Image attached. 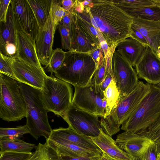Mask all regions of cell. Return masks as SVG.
Segmentation results:
<instances>
[{
    "instance_id": "6da1fadb",
    "label": "cell",
    "mask_w": 160,
    "mask_h": 160,
    "mask_svg": "<svg viewBox=\"0 0 160 160\" xmlns=\"http://www.w3.org/2000/svg\"><path fill=\"white\" fill-rule=\"evenodd\" d=\"M74 12L91 22L109 47L131 37L133 18L111 0H90L82 12Z\"/></svg>"
},
{
    "instance_id": "7a4b0ae2",
    "label": "cell",
    "mask_w": 160,
    "mask_h": 160,
    "mask_svg": "<svg viewBox=\"0 0 160 160\" xmlns=\"http://www.w3.org/2000/svg\"><path fill=\"white\" fill-rule=\"evenodd\" d=\"M97 68L88 53L69 51L66 52L62 66L54 73L57 78L74 87H82L91 83Z\"/></svg>"
},
{
    "instance_id": "3957f363",
    "label": "cell",
    "mask_w": 160,
    "mask_h": 160,
    "mask_svg": "<svg viewBox=\"0 0 160 160\" xmlns=\"http://www.w3.org/2000/svg\"><path fill=\"white\" fill-rule=\"evenodd\" d=\"M26 103V125L29 133L36 139L43 136L46 140L52 131L47 113L42 100L41 90L19 82Z\"/></svg>"
},
{
    "instance_id": "277c9868",
    "label": "cell",
    "mask_w": 160,
    "mask_h": 160,
    "mask_svg": "<svg viewBox=\"0 0 160 160\" xmlns=\"http://www.w3.org/2000/svg\"><path fill=\"white\" fill-rule=\"evenodd\" d=\"M148 92L122 124L125 131L143 132L160 117V87L150 84Z\"/></svg>"
},
{
    "instance_id": "5b68a950",
    "label": "cell",
    "mask_w": 160,
    "mask_h": 160,
    "mask_svg": "<svg viewBox=\"0 0 160 160\" xmlns=\"http://www.w3.org/2000/svg\"><path fill=\"white\" fill-rule=\"evenodd\" d=\"M26 103L19 82L0 73V118L8 122L26 116Z\"/></svg>"
},
{
    "instance_id": "8992f818",
    "label": "cell",
    "mask_w": 160,
    "mask_h": 160,
    "mask_svg": "<svg viewBox=\"0 0 160 160\" xmlns=\"http://www.w3.org/2000/svg\"><path fill=\"white\" fill-rule=\"evenodd\" d=\"M150 88L149 84L139 81L136 88L119 101L108 115L101 117L100 124L104 132L112 137L119 132L120 125L130 116Z\"/></svg>"
},
{
    "instance_id": "52a82bcc",
    "label": "cell",
    "mask_w": 160,
    "mask_h": 160,
    "mask_svg": "<svg viewBox=\"0 0 160 160\" xmlns=\"http://www.w3.org/2000/svg\"><path fill=\"white\" fill-rule=\"evenodd\" d=\"M72 93L71 84L52 75L46 76L41 95L48 112L62 118L72 105Z\"/></svg>"
},
{
    "instance_id": "ba28073f",
    "label": "cell",
    "mask_w": 160,
    "mask_h": 160,
    "mask_svg": "<svg viewBox=\"0 0 160 160\" xmlns=\"http://www.w3.org/2000/svg\"><path fill=\"white\" fill-rule=\"evenodd\" d=\"M112 65L113 79L120 93L119 101L136 88L139 81L135 70L115 50L112 57Z\"/></svg>"
},
{
    "instance_id": "9c48e42d",
    "label": "cell",
    "mask_w": 160,
    "mask_h": 160,
    "mask_svg": "<svg viewBox=\"0 0 160 160\" xmlns=\"http://www.w3.org/2000/svg\"><path fill=\"white\" fill-rule=\"evenodd\" d=\"M74 87L72 104L73 106L101 117H104L105 112L102 104L105 96L100 85L91 83L86 86Z\"/></svg>"
},
{
    "instance_id": "30bf717a",
    "label": "cell",
    "mask_w": 160,
    "mask_h": 160,
    "mask_svg": "<svg viewBox=\"0 0 160 160\" xmlns=\"http://www.w3.org/2000/svg\"><path fill=\"white\" fill-rule=\"evenodd\" d=\"M98 116L78 109L72 105L62 117L68 127L86 136H98L101 128Z\"/></svg>"
},
{
    "instance_id": "8fae6325",
    "label": "cell",
    "mask_w": 160,
    "mask_h": 160,
    "mask_svg": "<svg viewBox=\"0 0 160 160\" xmlns=\"http://www.w3.org/2000/svg\"><path fill=\"white\" fill-rule=\"evenodd\" d=\"M115 141L121 149L135 160L140 159L148 148L154 143L144 132L125 131L117 135Z\"/></svg>"
},
{
    "instance_id": "7c38bea8",
    "label": "cell",
    "mask_w": 160,
    "mask_h": 160,
    "mask_svg": "<svg viewBox=\"0 0 160 160\" xmlns=\"http://www.w3.org/2000/svg\"><path fill=\"white\" fill-rule=\"evenodd\" d=\"M15 79L31 87L42 90L46 74L41 69L15 57L12 64Z\"/></svg>"
},
{
    "instance_id": "4fadbf2b",
    "label": "cell",
    "mask_w": 160,
    "mask_h": 160,
    "mask_svg": "<svg viewBox=\"0 0 160 160\" xmlns=\"http://www.w3.org/2000/svg\"><path fill=\"white\" fill-rule=\"evenodd\" d=\"M17 27L11 1L6 22H0V52L5 56L11 57H14L16 56Z\"/></svg>"
},
{
    "instance_id": "5bb4252c",
    "label": "cell",
    "mask_w": 160,
    "mask_h": 160,
    "mask_svg": "<svg viewBox=\"0 0 160 160\" xmlns=\"http://www.w3.org/2000/svg\"><path fill=\"white\" fill-rule=\"evenodd\" d=\"M17 23L36 41L39 28L34 13L27 0H11Z\"/></svg>"
},
{
    "instance_id": "9a60e30c",
    "label": "cell",
    "mask_w": 160,
    "mask_h": 160,
    "mask_svg": "<svg viewBox=\"0 0 160 160\" xmlns=\"http://www.w3.org/2000/svg\"><path fill=\"white\" fill-rule=\"evenodd\" d=\"M135 67L138 79L151 84L156 85L160 83V58L149 46Z\"/></svg>"
},
{
    "instance_id": "2e32d148",
    "label": "cell",
    "mask_w": 160,
    "mask_h": 160,
    "mask_svg": "<svg viewBox=\"0 0 160 160\" xmlns=\"http://www.w3.org/2000/svg\"><path fill=\"white\" fill-rule=\"evenodd\" d=\"M57 25L52 16L51 11L43 28L39 30L35 41L36 51L41 64L48 65L53 50L54 34Z\"/></svg>"
},
{
    "instance_id": "e0dca14e",
    "label": "cell",
    "mask_w": 160,
    "mask_h": 160,
    "mask_svg": "<svg viewBox=\"0 0 160 160\" xmlns=\"http://www.w3.org/2000/svg\"><path fill=\"white\" fill-rule=\"evenodd\" d=\"M17 52L16 57L21 60L42 69L37 55L35 42L21 28L16 31Z\"/></svg>"
},
{
    "instance_id": "ac0fdd59",
    "label": "cell",
    "mask_w": 160,
    "mask_h": 160,
    "mask_svg": "<svg viewBox=\"0 0 160 160\" xmlns=\"http://www.w3.org/2000/svg\"><path fill=\"white\" fill-rule=\"evenodd\" d=\"M131 27L142 34L148 46L160 58V21L133 18Z\"/></svg>"
},
{
    "instance_id": "d6986e66",
    "label": "cell",
    "mask_w": 160,
    "mask_h": 160,
    "mask_svg": "<svg viewBox=\"0 0 160 160\" xmlns=\"http://www.w3.org/2000/svg\"><path fill=\"white\" fill-rule=\"evenodd\" d=\"M46 142L48 147L58 156H83L95 158L101 156L51 134L46 140Z\"/></svg>"
},
{
    "instance_id": "ffe728a7",
    "label": "cell",
    "mask_w": 160,
    "mask_h": 160,
    "mask_svg": "<svg viewBox=\"0 0 160 160\" xmlns=\"http://www.w3.org/2000/svg\"><path fill=\"white\" fill-rule=\"evenodd\" d=\"M86 150L101 155L102 152L92 140L91 137L79 134L69 127L52 130L51 134Z\"/></svg>"
},
{
    "instance_id": "44dd1931",
    "label": "cell",
    "mask_w": 160,
    "mask_h": 160,
    "mask_svg": "<svg viewBox=\"0 0 160 160\" xmlns=\"http://www.w3.org/2000/svg\"><path fill=\"white\" fill-rule=\"evenodd\" d=\"M94 143L102 152L114 160H135L134 158L121 149L111 137L104 132L102 128L99 135L91 137Z\"/></svg>"
},
{
    "instance_id": "7402d4cb",
    "label": "cell",
    "mask_w": 160,
    "mask_h": 160,
    "mask_svg": "<svg viewBox=\"0 0 160 160\" xmlns=\"http://www.w3.org/2000/svg\"><path fill=\"white\" fill-rule=\"evenodd\" d=\"M71 32L70 51L88 53L100 47L78 24L76 18L71 26Z\"/></svg>"
},
{
    "instance_id": "603a6c76",
    "label": "cell",
    "mask_w": 160,
    "mask_h": 160,
    "mask_svg": "<svg viewBox=\"0 0 160 160\" xmlns=\"http://www.w3.org/2000/svg\"><path fill=\"white\" fill-rule=\"evenodd\" d=\"M147 47L135 39L128 38L118 43L115 51L119 53L132 67H135L143 55Z\"/></svg>"
},
{
    "instance_id": "cb8c5ba5",
    "label": "cell",
    "mask_w": 160,
    "mask_h": 160,
    "mask_svg": "<svg viewBox=\"0 0 160 160\" xmlns=\"http://www.w3.org/2000/svg\"><path fill=\"white\" fill-rule=\"evenodd\" d=\"M38 22L39 30L44 27L50 14L53 0H27Z\"/></svg>"
},
{
    "instance_id": "d4e9b609",
    "label": "cell",
    "mask_w": 160,
    "mask_h": 160,
    "mask_svg": "<svg viewBox=\"0 0 160 160\" xmlns=\"http://www.w3.org/2000/svg\"><path fill=\"white\" fill-rule=\"evenodd\" d=\"M37 147L34 144L26 142L19 138H7L0 139V153L5 151L30 153Z\"/></svg>"
},
{
    "instance_id": "484cf974",
    "label": "cell",
    "mask_w": 160,
    "mask_h": 160,
    "mask_svg": "<svg viewBox=\"0 0 160 160\" xmlns=\"http://www.w3.org/2000/svg\"><path fill=\"white\" fill-rule=\"evenodd\" d=\"M127 13L145 7L157 4V0H111Z\"/></svg>"
},
{
    "instance_id": "4316f807",
    "label": "cell",
    "mask_w": 160,
    "mask_h": 160,
    "mask_svg": "<svg viewBox=\"0 0 160 160\" xmlns=\"http://www.w3.org/2000/svg\"><path fill=\"white\" fill-rule=\"evenodd\" d=\"M127 13L133 18L160 21V5L145 7Z\"/></svg>"
},
{
    "instance_id": "83f0119b",
    "label": "cell",
    "mask_w": 160,
    "mask_h": 160,
    "mask_svg": "<svg viewBox=\"0 0 160 160\" xmlns=\"http://www.w3.org/2000/svg\"><path fill=\"white\" fill-rule=\"evenodd\" d=\"M107 106L104 118L108 115L119 102L120 93L115 81L113 79L104 92Z\"/></svg>"
},
{
    "instance_id": "f1b7e54d",
    "label": "cell",
    "mask_w": 160,
    "mask_h": 160,
    "mask_svg": "<svg viewBox=\"0 0 160 160\" xmlns=\"http://www.w3.org/2000/svg\"><path fill=\"white\" fill-rule=\"evenodd\" d=\"M74 13L76 20L78 24L91 37L95 43L100 47V42L105 40L101 33L91 22L80 16L77 13Z\"/></svg>"
},
{
    "instance_id": "f546056e",
    "label": "cell",
    "mask_w": 160,
    "mask_h": 160,
    "mask_svg": "<svg viewBox=\"0 0 160 160\" xmlns=\"http://www.w3.org/2000/svg\"><path fill=\"white\" fill-rule=\"evenodd\" d=\"M66 52L61 49L57 48L53 50L49 63L46 67L51 75L55 73L61 67Z\"/></svg>"
},
{
    "instance_id": "4dcf8cb0",
    "label": "cell",
    "mask_w": 160,
    "mask_h": 160,
    "mask_svg": "<svg viewBox=\"0 0 160 160\" xmlns=\"http://www.w3.org/2000/svg\"><path fill=\"white\" fill-rule=\"evenodd\" d=\"M27 125L18 126L14 128H0V139L3 138H19L26 134L29 133Z\"/></svg>"
},
{
    "instance_id": "1f68e13d",
    "label": "cell",
    "mask_w": 160,
    "mask_h": 160,
    "mask_svg": "<svg viewBox=\"0 0 160 160\" xmlns=\"http://www.w3.org/2000/svg\"><path fill=\"white\" fill-rule=\"evenodd\" d=\"M54 151L50 148L46 142L39 143L35 151L28 160H54Z\"/></svg>"
},
{
    "instance_id": "d6a6232c",
    "label": "cell",
    "mask_w": 160,
    "mask_h": 160,
    "mask_svg": "<svg viewBox=\"0 0 160 160\" xmlns=\"http://www.w3.org/2000/svg\"><path fill=\"white\" fill-rule=\"evenodd\" d=\"M69 12L61 6L60 0H53L51 9L52 18L57 26H58L63 17Z\"/></svg>"
},
{
    "instance_id": "836d02e7",
    "label": "cell",
    "mask_w": 160,
    "mask_h": 160,
    "mask_svg": "<svg viewBox=\"0 0 160 160\" xmlns=\"http://www.w3.org/2000/svg\"><path fill=\"white\" fill-rule=\"evenodd\" d=\"M14 58L5 56L0 52V73L14 79L15 78L12 68V64Z\"/></svg>"
},
{
    "instance_id": "e575fe53",
    "label": "cell",
    "mask_w": 160,
    "mask_h": 160,
    "mask_svg": "<svg viewBox=\"0 0 160 160\" xmlns=\"http://www.w3.org/2000/svg\"><path fill=\"white\" fill-rule=\"evenodd\" d=\"M61 37L62 48L64 50H71L72 37L71 27L68 28L60 24L58 25Z\"/></svg>"
},
{
    "instance_id": "d590c367",
    "label": "cell",
    "mask_w": 160,
    "mask_h": 160,
    "mask_svg": "<svg viewBox=\"0 0 160 160\" xmlns=\"http://www.w3.org/2000/svg\"><path fill=\"white\" fill-rule=\"evenodd\" d=\"M33 152L24 153L5 151L0 153V160H28Z\"/></svg>"
},
{
    "instance_id": "8d00e7d4",
    "label": "cell",
    "mask_w": 160,
    "mask_h": 160,
    "mask_svg": "<svg viewBox=\"0 0 160 160\" xmlns=\"http://www.w3.org/2000/svg\"><path fill=\"white\" fill-rule=\"evenodd\" d=\"M106 76V63L105 57L102 62L98 66L91 83L96 85H100L103 81Z\"/></svg>"
},
{
    "instance_id": "74e56055",
    "label": "cell",
    "mask_w": 160,
    "mask_h": 160,
    "mask_svg": "<svg viewBox=\"0 0 160 160\" xmlns=\"http://www.w3.org/2000/svg\"><path fill=\"white\" fill-rule=\"evenodd\" d=\"M146 136L154 142L160 137V117L144 132Z\"/></svg>"
},
{
    "instance_id": "f35d334b",
    "label": "cell",
    "mask_w": 160,
    "mask_h": 160,
    "mask_svg": "<svg viewBox=\"0 0 160 160\" xmlns=\"http://www.w3.org/2000/svg\"><path fill=\"white\" fill-rule=\"evenodd\" d=\"M157 155L154 142L148 148L140 159V160H156Z\"/></svg>"
},
{
    "instance_id": "ab89813d",
    "label": "cell",
    "mask_w": 160,
    "mask_h": 160,
    "mask_svg": "<svg viewBox=\"0 0 160 160\" xmlns=\"http://www.w3.org/2000/svg\"><path fill=\"white\" fill-rule=\"evenodd\" d=\"M11 0H1L0 1V22H5L8 7Z\"/></svg>"
},
{
    "instance_id": "60d3db41",
    "label": "cell",
    "mask_w": 160,
    "mask_h": 160,
    "mask_svg": "<svg viewBox=\"0 0 160 160\" xmlns=\"http://www.w3.org/2000/svg\"><path fill=\"white\" fill-rule=\"evenodd\" d=\"M92 57L97 67L105 58L103 52L101 47H98L88 53Z\"/></svg>"
},
{
    "instance_id": "b9f144b4",
    "label": "cell",
    "mask_w": 160,
    "mask_h": 160,
    "mask_svg": "<svg viewBox=\"0 0 160 160\" xmlns=\"http://www.w3.org/2000/svg\"><path fill=\"white\" fill-rule=\"evenodd\" d=\"M75 20V14L73 11H69L62 18L59 24L71 28Z\"/></svg>"
},
{
    "instance_id": "7bdbcfd3",
    "label": "cell",
    "mask_w": 160,
    "mask_h": 160,
    "mask_svg": "<svg viewBox=\"0 0 160 160\" xmlns=\"http://www.w3.org/2000/svg\"><path fill=\"white\" fill-rule=\"evenodd\" d=\"M131 32L130 38H133L144 45L148 46V44L142 34L137 30L131 27Z\"/></svg>"
},
{
    "instance_id": "ee69618b",
    "label": "cell",
    "mask_w": 160,
    "mask_h": 160,
    "mask_svg": "<svg viewBox=\"0 0 160 160\" xmlns=\"http://www.w3.org/2000/svg\"><path fill=\"white\" fill-rule=\"evenodd\" d=\"M89 158L83 156H58L56 154L54 160H99V158Z\"/></svg>"
},
{
    "instance_id": "f6af8a7d",
    "label": "cell",
    "mask_w": 160,
    "mask_h": 160,
    "mask_svg": "<svg viewBox=\"0 0 160 160\" xmlns=\"http://www.w3.org/2000/svg\"><path fill=\"white\" fill-rule=\"evenodd\" d=\"M113 79V77L111 74L109 73L106 74L105 78L100 85V88L104 93Z\"/></svg>"
},
{
    "instance_id": "bcb514c9",
    "label": "cell",
    "mask_w": 160,
    "mask_h": 160,
    "mask_svg": "<svg viewBox=\"0 0 160 160\" xmlns=\"http://www.w3.org/2000/svg\"><path fill=\"white\" fill-rule=\"evenodd\" d=\"M75 0H61L60 4L61 6L66 11L69 12L73 8Z\"/></svg>"
},
{
    "instance_id": "7dc6e473",
    "label": "cell",
    "mask_w": 160,
    "mask_h": 160,
    "mask_svg": "<svg viewBox=\"0 0 160 160\" xmlns=\"http://www.w3.org/2000/svg\"><path fill=\"white\" fill-rule=\"evenodd\" d=\"M100 47L102 49L105 56L107 53L109 47L105 40L101 42L100 43Z\"/></svg>"
},
{
    "instance_id": "c3c4849f",
    "label": "cell",
    "mask_w": 160,
    "mask_h": 160,
    "mask_svg": "<svg viewBox=\"0 0 160 160\" xmlns=\"http://www.w3.org/2000/svg\"><path fill=\"white\" fill-rule=\"evenodd\" d=\"M154 142L155 145L157 153L158 154H160V137Z\"/></svg>"
},
{
    "instance_id": "681fc988",
    "label": "cell",
    "mask_w": 160,
    "mask_h": 160,
    "mask_svg": "<svg viewBox=\"0 0 160 160\" xmlns=\"http://www.w3.org/2000/svg\"><path fill=\"white\" fill-rule=\"evenodd\" d=\"M99 160H114L103 152H102L101 156L99 158Z\"/></svg>"
},
{
    "instance_id": "f907efd6",
    "label": "cell",
    "mask_w": 160,
    "mask_h": 160,
    "mask_svg": "<svg viewBox=\"0 0 160 160\" xmlns=\"http://www.w3.org/2000/svg\"><path fill=\"white\" fill-rule=\"evenodd\" d=\"M156 160H160V154L158 153V155Z\"/></svg>"
},
{
    "instance_id": "816d5d0a",
    "label": "cell",
    "mask_w": 160,
    "mask_h": 160,
    "mask_svg": "<svg viewBox=\"0 0 160 160\" xmlns=\"http://www.w3.org/2000/svg\"><path fill=\"white\" fill-rule=\"evenodd\" d=\"M157 86L160 87V83L156 85Z\"/></svg>"
}]
</instances>
